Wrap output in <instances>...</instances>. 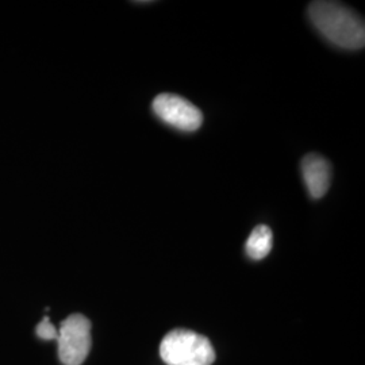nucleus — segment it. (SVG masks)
<instances>
[{
    "label": "nucleus",
    "mask_w": 365,
    "mask_h": 365,
    "mask_svg": "<svg viewBox=\"0 0 365 365\" xmlns=\"http://www.w3.org/2000/svg\"><path fill=\"white\" fill-rule=\"evenodd\" d=\"M309 18L333 45L349 51L364 48V19L348 6L327 0L313 1L309 6Z\"/></svg>",
    "instance_id": "nucleus-1"
},
{
    "label": "nucleus",
    "mask_w": 365,
    "mask_h": 365,
    "mask_svg": "<svg viewBox=\"0 0 365 365\" xmlns=\"http://www.w3.org/2000/svg\"><path fill=\"white\" fill-rule=\"evenodd\" d=\"M160 356L167 365H211L215 361L210 339L187 329L170 331L161 341Z\"/></svg>",
    "instance_id": "nucleus-2"
},
{
    "label": "nucleus",
    "mask_w": 365,
    "mask_h": 365,
    "mask_svg": "<svg viewBox=\"0 0 365 365\" xmlns=\"http://www.w3.org/2000/svg\"><path fill=\"white\" fill-rule=\"evenodd\" d=\"M58 357L64 365H81L91 351V322L81 314L63 321L58 330Z\"/></svg>",
    "instance_id": "nucleus-3"
},
{
    "label": "nucleus",
    "mask_w": 365,
    "mask_h": 365,
    "mask_svg": "<svg viewBox=\"0 0 365 365\" xmlns=\"http://www.w3.org/2000/svg\"><path fill=\"white\" fill-rule=\"evenodd\" d=\"M152 108L156 117L178 130L195 131L203 123L202 111L175 93H160L155 98Z\"/></svg>",
    "instance_id": "nucleus-4"
},
{
    "label": "nucleus",
    "mask_w": 365,
    "mask_h": 365,
    "mask_svg": "<svg viewBox=\"0 0 365 365\" xmlns=\"http://www.w3.org/2000/svg\"><path fill=\"white\" fill-rule=\"evenodd\" d=\"M302 175L309 194L314 199L327 195L331 180V165L325 157L307 155L302 160Z\"/></svg>",
    "instance_id": "nucleus-5"
},
{
    "label": "nucleus",
    "mask_w": 365,
    "mask_h": 365,
    "mask_svg": "<svg viewBox=\"0 0 365 365\" xmlns=\"http://www.w3.org/2000/svg\"><path fill=\"white\" fill-rule=\"evenodd\" d=\"M274 245L272 230L267 225H259L249 235L245 250L252 260L265 259Z\"/></svg>",
    "instance_id": "nucleus-6"
},
{
    "label": "nucleus",
    "mask_w": 365,
    "mask_h": 365,
    "mask_svg": "<svg viewBox=\"0 0 365 365\" xmlns=\"http://www.w3.org/2000/svg\"><path fill=\"white\" fill-rule=\"evenodd\" d=\"M36 333L41 339H58V331L56 330V327H53L51 319L48 317H45L38 324V327L36 329Z\"/></svg>",
    "instance_id": "nucleus-7"
}]
</instances>
